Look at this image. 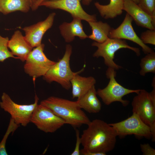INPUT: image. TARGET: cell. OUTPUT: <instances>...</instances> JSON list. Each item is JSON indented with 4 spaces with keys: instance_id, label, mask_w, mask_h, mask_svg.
<instances>
[{
    "instance_id": "4fadbf2b",
    "label": "cell",
    "mask_w": 155,
    "mask_h": 155,
    "mask_svg": "<svg viewBox=\"0 0 155 155\" xmlns=\"http://www.w3.org/2000/svg\"><path fill=\"white\" fill-rule=\"evenodd\" d=\"M55 13H51L44 21L23 28L25 32V38L33 48L41 44L43 36L53 25Z\"/></svg>"
},
{
    "instance_id": "9a60e30c",
    "label": "cell",
    "mask_w": 155,
    "mask_h": 155,
    "mask_svg": "<svg viewBox=\"0 0 155 155\" xmlns=\"http://www.w3.org/2000/svg\"><path fill=\"white\" fill-rule=\"evenodd\" d=\"M8 47L13 55L22 62L25 61L32 48L19 30L16 31L9 40Z\"/></svg>"
},
{
    "instance_id": "ba28073f",
    "label": "cell",
    "mask_w": 155,
    "mask_h": 155,
    "mask_svg": "<svg viewBox=\"0 0 155 155\" xmlns=\"http://www.w3.org/2000/svg\"><path fill=\"white\" fill-rule=\"evenodd\" d=\"M44 45L41 44L32 50L24 66L25 72L32 77L33 80L44 76L56 63L47 58L44 53Z\"/></svg>"
},
{
    "instance_id": "603a6c76",
    "label": "cell",
    "mask_w": 155,
    "mask_h": 155,
    "mask_svg": "<svg viewBox=\"0 0 155 155\" xmlns=\"http://www.w3.org/2000/svg\"><path fill=\"white\" fill-rule=\"evenodd\" d=\"M19 125L15 123L14 120L10 118L9 125L7 131L0 143V155H7L6 149V143L7 140L9 135L13 133L18 129Z\"/></svg>"
},
{
    "instance_id": "5b68a950",
    "label": "cell",
    "mask_w": 155,
    "mask_h": 155,
    "mask_svg": "<svg viewBox=\"0 0 155 155\" xmlns=\"http://www.w3.org/2000/svg\"><path fill=\"white\" fill-rule=\"evenodd\" d=\"M107 78L109 79L107 85L103 89H98L96 94L106 105H109L115 102H120L123 106H127L129 101L123 99V97L128 94L138 93L140 89L132 90L126 88L119 84L116 80V72L115 69L108 68L106 71Z\"/></svg>"
},
{
    "instance_id": "f1b7e54d",
    "label": "cell",
    "mask_w": 155,
    "mask_h": 155,
    "mask_svg": "<svg viewBox=\"0 0 155 155\" xmlns=\"http://www.w3.org/2000/svg\"><path fill=\"white\" fill-rule=\"evenodd\" d=\"M46 0H34L31 8L33 10H36L42 2Z\"/></svg>"
},
{
    "instance_id": "484cf974",
    "label": "cell",
    "mask_w": 155,
    "mask_h": 155,
    "mask_svg": "<svg viewBox=\"0 0 155 155\" xmlns=\"http://www.w3.org/2000/svg\"><path fill=\"white\" fill-rule=\"evenodd\" d=\"M140 39L145 44L155 45V30L148 29L141 34Z\"/></svg>"
},
{
    "instance_id": "8992f818",
    "label": "cell",
    "mask_w": 155,
    "mask_h": 155,
    "mask_svg": "<svg viewBox=\"0 0 155 155\" xmlns=\"http://www.w3.org/2000/svg\"><path fill=\"white\" fill-rule=\"evenodd\" d=\"M92 45L98 48L93 56L97 58L102 57L105 65L108 68L115 70L122 68L116 64L113 60L115 53L118 50L123 48L128 49L133 51L138 56L141 54L139 48L129 46L125 40L122 39L109 38L102 43L94 42Z\"/></svg>"
},
{
    "instance_id": "8fae6325",
    "label": "cell",
    "mask_w": 155,
    "mask_h": 155,
    "mask_svg": "<svg viewBox=\"0 0 155 155\" xmlns=\"http://www.w3.org/2000/svg\"><path fill=\"white\" fill-rule=\"evenodd\" d=\"M44 6L54 9H59L70 13L73 18L85 20L88 22L96 21V15L86 13L82 7L80 0H46L40 6Z\"/></svg>"
},
{
    "instance_id": "d6986e66",
    "label": "cell",
    "mask_w": 155,
    "mask_h": 155,
    "mask_svg": "<svg viewBox=\"0 0 155 155\" xmlns=\"http://www.w3.org/2000/svg\"><path fill=\"white\" fill-rule=\"evenodd\" d=\"M123 0H110L107 5H102L99 3H94V5L100 16L105 19H113L121 15L123 13Z\"/></svg>"
},
{
    "instance_id": "4316f807",
    "label": "cell",
    "mask_w": 155,
    "mask_h": 155,
    "mask_svg": "<svg viewBox=\"0 0 155 155\" xmlns=\"http://www.w3.org/2000/svg\"><path fill=\"white\" fill-rule=\"evenodd\" d=\"M140 148L143 155H155V150L148 144H141Z\"/></svg>"
},
{
    "instance_id": "f546056e",
    "label": "cell",
    "mask_w": 155,
    "mask_h": 155,
    "mask_svg": "<svg viewBox=\"0 0 155 155\" xmlns=\"http://www.w3.org/2000/svg\"><path fill=\"white\" fill-rule=\"evenodd\" d=\"M92 0H82V3L85 5H88L92 2Z\"/></svg>"
},
{
    "instance_id": "ac0fdd59",
    "label": "cell",
    "mask_w": 155,
    "mask_h": 155,
    "mask_svg": "<svg viewBox=\"0 0 155 155\" xmlns=\"http://www.w3.org/2000/svg\"><path fill=\"white\" fill-rule=\"evenodd\" d=\"M95 85L86 93L77 99V101L82 109L88 113H98L101 110L102 105L97 96Z\"/></svg>"
},
{
    "instance_id": "9c48e42d",
    "label": "cell",
    "mask_w": 155,
    "mask_h": 155,
    "mask_svg": "<svg viewBox=\"0 0 155 155\" xmlns=\"http://www.w3.org/2000/svg\"><path fill=\"white\" fill-rule=\"evenodd\" d=\"M30 122L38 129L46 133H54L66 124L63 120L49 108L40 104H38L34 110Z\"/></svg>"
},
{
    "instance_id": "7402d4cb",
    "label": "cell",
    "mask_w": 155,
    "mask_h": 155,
    "mask_svg": "<svg viewBox=\"0 0 155 155\" xmlns=\"http://www.w3.org/2000/svg\"><path fill=\"white\" fill-rule=\"evenodd\" d=\"M140 74L145 76L149 73H155V52L153 50L146 54L141 60Z\"/></svg>"
},
{
    "instance_id": "e0dca14e",
    "label": "cell",
    "mask_w": 155,
    "mask_h": 155,
    "mask_svg": "<svg viewBox=\"0 0 155 155\" xmlns=\"http://www.w3.org/2000/svg\"><path fill=\"white\" fill-rule=\"evenodd\" d=\"M80 73L74 75L70 81L73 98H78L84 95L95 85L96 82L94 77H82L79 75Z\"/></svg>"
},
{
    "instance_id": "52a82bcc",
    "label": "cell",
    "mask_w": 155,
    "mask_h": 155,
    "mask_svg": "<svg viewBox=\"0 0 155 155\" xmlns=\"http://www.w3.org/2000/svg\"><path fill=\"white\" fill-rule=\"evenodd\" d=\"M0 106L9 113L14 122L18 125L26 126L30 122L32 113L38 104L39 98L35 94L34 103L20 104L15 102L6 93L3 92L1 97Z\"/></svg>"
},
{
    "instance_id": "3957f363",
    "label": "cell",
    "mask_w": 155,
    "mask_h": 155,
    "mask_svg": "<svg viewBox=\"0 0 155 155\" xmlns=\"http://www.w3.org/2000/svg\"><path fill=\"white\" fill-rule=\"evenodd\" d=\"M133 113L150 128L152 140L155 141V89L150 93L144 89L140 91L133 98Z\"/></svg>"
},
{
    "instance_id": "6da1fadb",
    "label": "cell",
    "mask_w": 155,
    "mask_h": 155,
    "mask_svg": "<svg viewBox=\"0 0 155 155\" xmlns=\"http://www.w3.org/2000/svg\"><path fill=\"white\" fill-rule=\"evenodd\" d=\"M88 125L80 137L83 147L80 150V154L99 155L102 153L106 155L114 149L117 136L113 127L99 119L91 121Z\"/></svg>"
},
{
    "instance_id": "ffe728a7",
    "label": "cell",
    "mask_w": 155,
    "mask_h": 155,
    "mask_svg": "<svg viewBox=\"0 0 155 155\" xmlns=\"http://www.w3.org/2000/svg\"><path fill=\"white\" fill-rule=\"evenodd\" d=\"M34 0H0V12L5 15L16 11L27 12Z\"/></svg>"
},
{
    "instance_id": "2e32d148",
    "label": "cell",
    "mask_w": 155,
    "mask_h": 155,
    "mask_svg": "<svg viewBox=\"0 0 155 155\" xmlns=\"http://www.w3.org/2000/svg\"><path fill=\"white\" fill-rule=\"evenodd\" d=\"M81 20L73 18L70 23L64 22L59 26L62 36L67 42H70L73 40L75 36H78L81 39L88 38L83 30Z\"/></svg>"
},
{
    "instance_id": "4dcf8cb0",
    "label": "cell",
    "mask_w": 155,
    "mask_h": 155,
    "mask_svg": "<svg viewBox=\"0 0 155 155\" xmlns=\"http://www.w3.org/2000/svg\"><path fill=\"white\" fill-rule=\"evenodd\" d=\"M137 4H138L140 0H131Z\"/></svg>"
},
{
    "instance_id": "5bb4252c",
    "label": "cell",
    "mask_w": 155,
    "mask_h": 155,
    "mask_svg": "<svg viewBox=\"0 0 155 155\" xmlns=\"http://www.w3.org/2000/svg\"><path fill=\"white\" fill-rule=\"evenodd\" d=\"M123 0V10L132 18L137 26L155 30V19L132 0Z\"/></svg>"
},
{
    "instance_id": "7c38bea8",
    "label": "cell",
    "mask_w": 155,
    "mask_h": 155,
    "mask_svg": "<svg viewBox=\"0 0 155 155\" xmlns=\"http://www.w3.org/2000/svg\"><path fill=\"white\" fill-rule=\"evenodd\" d=\"M132 18L126 13L122 23L116 29L111 30L109 38L126 39L135 42L141 47L144 53L146 54L153 50L144 44L136 34L133 27Z\"/></svg>"
},
{
    "instance_id": "7a4b0ae2",
    "label": "cell",
    "mask_w": 155,
    "mask_h": 155,
    "mask_svg": "<svg viewBox=\"0 0 155 155\" xmlns=\"http://www.w3.org/2000/svg\"><path fill=\"white\" fill-rule=\"evenodd\" d=\"M40 104L49 108L55 114L63 120L66 124L74 128L90 122L88 117L82 110L78 101L51 96L42 100Z\"/></svg>"
},
{
    "instance_id": "d4e9b609",
    "label": "cell",
    "mask_w": 155,
    "mask_h": 155,
    "mask_svg": "<svg viewBox=\"0 0 155 155\" xmlns=\"http://www.w3.org/2000/svg\"><path fill=\"white\" fill-rule=\"evenodd\" d=\"M137 4L155 20V0H140Z\"/></svg>"
},
{
    "instance_id": "277c9868",
    "label": "cell",
    "mask_w": 155,
    "mask_h": 155,
    "mask_svg": "<svg viewBox=\"0 0 155 155\" xmlns=\"http://www.w3.org/2000/svg\"><path fill=\"white\" fill-rule=\"evenodd\" d=\"M72 51L71 46L67 44L63 57L56 62L43 76L44 80L49 83L57 82L67 90L71 88L70 81L72 78L76 74L82 72L84 69L83 68L76 72H73L71 69L69 62Z\"/></svg>"
},
{
    "instance_id": "83f0119b",
    "label": "cell",
    "mask_w": 155,
    "mask_h": 155,
    "mask_svg": "<svg viewBox=\"0 0 155 155\" xmlns=\"http://www.w3.org/2000/svg\"><path fill=\"white\" fill-rule=\"evenodd\" d=\"M79 131L78 129L76 130V141L75 146L74 150L71 153V155H80V146L81 144V140L80 136Z\"/></svg>"
},
{
    "instance_id": "cb8c5ba5",
    "label": "cell",
    "mask_w": 155,
    "mask_h": 155,
    "mask_svg": "<svg viewBox=\"0 0 155 155\" xmlns=\"http://www.w3.org/2000/svg\"><path fill=\"white\" fill-rule=\"evenodd\" d=\"M9 38L3 37L0 35V62H3L9 58L18 59L15 57L8 49V43Z\"/></svg>"
},
{
    "instance_id": "30bf717a",
    "label": "cell",
    "mask_w": 155,
    "mask_h": 155,
    "mask_svg": "<svg viewBox=\"0 0 155 155\" xmlns=\"http://www.w3.org/2000/svg\"><path fill=\"white\" fill-rule=\"evenodd\" d=\"M116 131L117 136L123 138L130 135L144 137L148 139L152 138L149 126L145 124L136 113L121 121L109 124Z\"/></svg>"
},
{
    "instance_id": "44dd1931",
    "label": "cell",
    "mask_w": 155,
    "mask_h": 155,
    "mask_svg": "<svg viewBox=\"0 0 155 155\" xmlns=\"http://www.w3.org/2000/svg\"><path fill=\"white\" fill-rule=\"evenodd\" d=\"M88 22L92 30V34L88 38L99 43L104 42L109 38V34L112 29L109 24L101 21Z\"/></svg>"
}]
</instances>
